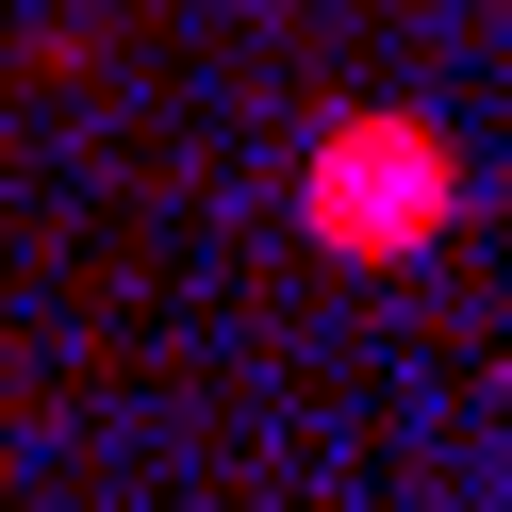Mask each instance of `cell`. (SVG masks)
<instances>
[{"label": "cell", "mask_w": 512, "mask_h": 512, "mask_svg": "<svg viewBox=\"0 0 512 512\" xmlns=\"http://www.w3.org/2000/svg\"><path fill=\"white\" fill-rule=\"evenodd\" d=\"M298 215H314V248H347V265H397V248L446 232V149L413 133V116H347V133L314 149Z\"/></svg>", "instance_id": "1"}]
</instances>
